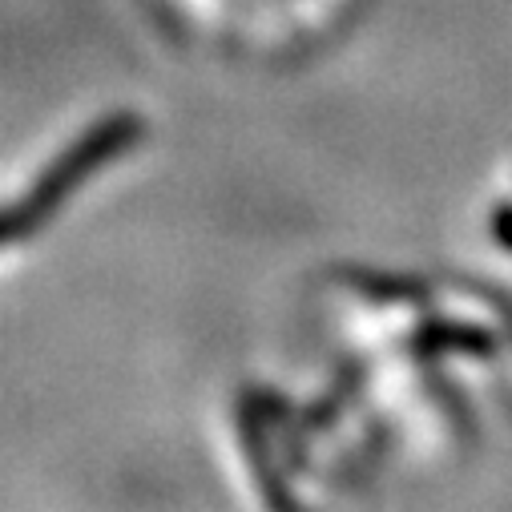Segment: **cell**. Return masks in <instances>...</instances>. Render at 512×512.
Here are the masks:
<instances>
[{
	"mask_svg": "<svg viewBox=\"0 0 512 512\" xmlns=\"http://www.w3.org/2000/svg\"><path fill=\"white\" fill-rule=\"evenodd\" d=\"M492 238L512 250V206H496V214H492Z\"/></svg>",
	"mask_w": 512,
	"mask_h": 512,
	"instance_id": "7a4b0ae2",
	"label": "cell"
},
{
	"mask_svg": "<svg viewBox=\"0 0 512 512\" xmlns=\"http://www.w3.org/2000/svg\"><path fill=\"white\" fill-rule=\"evenodd\" d=\"M138 138H142V121H138L134 113H117V117L97 121L93 130L81 134V138L33 182V190L9 210V218H5V238L17 242L21 234L37 230V226L53 214V206L73 194V186H77L81 178H89L93 170H101L113 154H121L125 146H134Z\"/></svg>",
	"mask_w": 512,
	"mask_h": 512,
	"instance_id": "6da1fadb",
	"label": "cell"
}]
</instances>
